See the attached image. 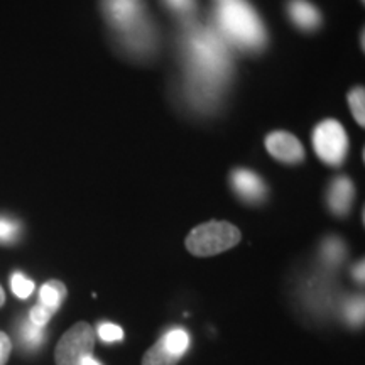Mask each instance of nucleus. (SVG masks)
<instances>
[{
  "label": "nucleus",
  "instance_id": "1",
  "mask_svg": "<svg viewBox=\"0 0 365 365\" xmlns=\"http://www.w3.org/2000/svg\"><path fill=\"white\" fill-rule=\"evenodd\" d=\"M191 93L196 102L212 103L230 76L232 61L225 39L208 27H193L185 38Z\"/></svg>",
  "mask_w": 365,
  "mask_h": 365
},
{
  "label": "nucleus",
  "instance_id": "2",
  "mask_svg": "<svg viewBox=\"0 0 365 365\" xmlns=\"http://www.w3.org/2000/svg\"><path fill=\"white\" fill-rule=\"evenodd\" d=\"M222 38L244 51H259L266 44V29L257 12L244 0H222L217 9Z\"/></svg>",
  "mask_w": 365,
  "mask_h": 365
},
{
  "label": "nucleus",
  "instance_id": "3",
  "mask_svg": "<svg viewBox=\"0 0 365 365\" xmlns=\"http://www.w3.org/2000/svg\"><path fill=\"white\" fill-rule=\"evenodd\" d=\"M103 12L130 51L144 53L150 49L154 36L144 19L143 0H103Z\"/></svg>",
  "mask_w": 365,
  "mask_h": 365
},
{
  "label": "nucleus",
  "instance_id": "4",
  "mask_svg": "<svg viewBox=\"0 0 365 365\" xmlns=\"http://www.w3.org/2000/svg\"><path fill=\"white\" fill-rule=\"evenodd\" d=\"M242 239L240 230L228 222H207L195 227L186 237V249L196 257H212L235 247Z\"/></svg>",
  "mask_w": 365,
  "mask_h": 365
},
{
  "label": "nucleus",
  "instance_id": "5",
  "mask_svg": "<svg viewBox=\"0 0 365 365\" xmlns=\"http://www.w3.org/2000/svg\"><path fill=\"white\" fill-rule=\"evenodd\" d=\"M95 349V333L88 323H75L61 340L58 341L54 350L56 365H81L85 359L91 357Z\"/></svg>",
  "mask_w": 365,
  "mask_h": 365
},
{
  "label": "nucleus",
  "instance_id": "6",
  "mask_svg": "<svg viewBox=\"0 0 365 365\" xmlns=\"http://www.w3.org/2000/svg\"><path fill=\"white\" fill-rule=\"evenodd\" d=\"M314 153L323 163L330 166H340L345 161L349 150V137L339 120H323L313 134Z\"/></svg>",
  "mask_w": 365,
  "mask_h": 365
},
{
  "label": "nucleus",
  "instance_id": "7",
  "mask_svg": "<svg viewBox=\"0 0 365 365\" xmlns=\"http://www.w3.org/2000/svg\"><path fill=\"white\" fill-rule=\"evenodd\" d=\"M266 148L269 154L277 161L286 164H298L304 159V149L293 134L284 130L271 132L266 137Z\"/></svg>",
  "mask_w": 365,
  "mask_h": 365
},
{
  "label": "nucleus",
  "instance_id": "8",
  "mask_svg": "<svg viewBox=\"0 0 365 365\" xmlns=\"http://www.w3.org/2000/svg\"><path fill=\"white\" fill-rule=\"evenodd\" d=\"M232 185H234L235 193L249 203L262 202L266 198V182L254 171L235 170L232 175Z\"/></svg>",
  "mask_w": 365,
  "mask_h": 365
},
{
  "label": "nucleus",
  "instance_id": "9",
  "mask_svg": "<svg viewBox=\"0 0 365 365\" xmlns=\"http://www.w3.org/2000/svg\"><path fill=\"white\" fill-rule=\"evenodd\" d=\"M355 188L354 182L345 176H339L331 181L330 190H328V205L335 215L344 217L349 213L350 205L354 202Z\"/></svg>",
  "mask_w": 365,
  "mask_h": 365
},
{
  "label": "nucleus",
  "instance_id": "10",
  "mask_svg": "<svg viewBox=\"0 0 365 365\" xmlns=\"http://www.w3.org/2000/svg\"><path fill=\"white\" fill-rule=\"evenodd\" d=\"M287 14L291 21L301 31H314L322 24V14L308 0H289L287 4Z\"/></svg>",
  "mask_w": 365,
  "mask_h": 365
},
{
  "label": "nucleus",
  "instance_id": "11",
  "mask_svg": "<svg viewBox=\"0 0 365 365\" xmlns=\"http://www.w3.org/2000/svg\"><path fill=\"white\" fill-rule=\"evenodd\" d=\"M66 298V287L63 282L59 281H49L41 287V293H39V303L44 304L46 308L53 309L54 313L58 312L61 303Z\"/></svg>",
  "mask_w": 365,
  "mask_h": 365
},
{
  "label": "nucleus",
  "instance_id": "12",
  "mask_svg": "<svg viewBox=\"0 0 365 365\" xmlns=\"http://www.w3.org/2000/svg\"><path fill=\"white\" fill-rule=\"evenodd\" d=\"M180 355L171 354L170 350H168L166 344H164V340L161 339L144 354L143 365H176L180 362Z\"/></svg>",
  "mask_w": 365,
  "mask_h": 365
},
{
  "label": "nucleus",
  "instance_id": "13",
  "mask_svg": "<svg viewBox=\"0 0 365 365\" xmlns=\"http://www.w3.org/2000/svg\"><path fill=\"white\" fill-rule=\"evenodd\" d=\"M349 105L355 120L360 127L365 125V93L362 86H357L349 93Z\"/></svg>",
  "mask_w": 365,
  "mask_h": 365
},
{
  "label": "nucleus",
  "instance_id": "14",
  "mask_svg": "<svg viewBox=\"0 0 365 365\" xmlns=\"http://www.w3.org/2000/svg\"><path fill=\"white\" fill-rule=\"evenodd\" d=\"M163 340L164 344H166L168 350H170L171 354L180 355V357H182V354L186 352V346H188L190 341L185 330H173L168 333V335H164Z\"/></svg>",
  "mask_w": 365,
  "mask_h": 365
},
{
  "label": "nucleus",
  "instance_id": "15",
  "mask_svg": "<svg viewBox=\"0 0 365 365\" xmlns=\"http://www.w3.org/2000/svg\"><path fill=\"white\" fill-rule=\"evenodd\" d=\"M11 286H12L14 294H16L17 298H21V299L29 298V296L33 294V291H34V282L31 279H27L24 274H21V272H14L12 274Z\"/></svg>",
  "mask_w": 365,
  "mask_h": 365
},
{
  "label": "nucleus",
  "instance_id": "16",
  "mask_svg": "<svg viewBox=\"0 0 365 365\" xmlns=\"http://www.w3.org/2000/svg\"><path fill=\"white\" fill-rule=\"evenodd\" d=\"M19 237V223L0 215V244H11Z\"/></svg>",
  "mask_w": 365,
  "mask_h": 365
},
{
  "label": "nucleus",
  "instance_id": "17",
  "mask_svg": "<svg viewBox=\"0 0 365 365\" xmlns=\"http://www.w3.org/2000/svg\"><path fill=\"white\" fill-rule=\"evenodd\" d=\"M21 336H22V341H24L27 346L39 345L41 341H43V336H44L43 327L34 325V323H31V322L26 323V325L22 327Z\"/></svg>",
  "mask_w": 365,
  "mask_h": 365
},
{
  "label": "nucleus",
  "instance_id": "18",
  "mask_svg": "<svg viewBox=\"0 0 365 365\" xmlns=\"http://www.w3.org/2000/svg\"><path fill=\"white\" fill-rule=\"evenodd\" d=\"M53 314H54L53 309L46 308L44 304L39 303V304H36L33 309H31L29 322L34 323V325H38V327H44L46 323L53 318Z\"/></svg>",
  "mask_w": 365,
  "mask_h": 365
},
{
  "label": "nucleus",
  "instance_id": "19",
  "mask_svg": "<svg viewBox=\"0 0 365 365\" xmlns=\"http://www.w3.org/2000/svg\"><path fill=\"white\" fill-rule=\"evenodd\" d=\"M98 335L103 341H118L124 339V331H122V328L117 325H112V323L100 325Z\"/></svg>",
  "mask_w": 365,
  "mask_h": 365
},
{
  "label": "nucleus",
  "instance_id": "20",
  "mask_svg": "<svg viewBox=\"0 0 365 365\" xmlns=\"http://www.w3.org/2000/svg\"><path fill=\"white\" fill-rule=\"evenodd\" d=\"M346 317H349L350 322L354 323V325H357V323H362L364 319V298H355L349 303V307H346Z\"/></svg>",
  "mask_w": 365,
  "mask_h": 365
},
{
  "label": "nucleus",
  "instance_id": "21",
  "mask_svg": "<svg viewBox=\"0 0 365 365\" xmlns=\"http://www.w3.org/2000/svg\"><path fill=\"white\" fill-rule=\"evenodd\" d=\"M323 255L331 262L340 261L344 257V244L340 240H328L323 247Z\"/></svg>",
  "mask_w": 365,
  "mask_h": 365
},
{
  "label": "nucleus",
  "instance_id": "22",
  "mask_svg": "<svg viewBox=\"0 0 365 365\" xmlns=\"http://www.w3.org/2000/svg\"><path fill=\"white\" fill-rule=\"evenodd\" d=\"M166 4L173 9V11L181 14L193 12L196 7V0H166Z\"/></svg>",
  "mask_w": 365,
  "mask_h": 365
},
{
  "label": "nucleus",
  "instance_id": "23",
  "mask_svg": "<svg viewBox=\"0 0 365 365\" xmlns=\"http://www.w3.org/2000/svg\"><path fill=\"white\" fill-rule=\"evenodd\" d=\"M12 352V341L6 333H0V365H6Z\"/></svg>",
  "mask_w": 365,
  "mask_h": 365
},
{
  "label": "nucleus",
  "instance_id": "24",
  "mask_svg": "<svg viewBox=\"0 0 365 365\" xmlns=\"http://www.w3.org/2000/svg\"><path fill=\"white\" fill-rule=\"evenodd\" d=\"M355 277H357V281L362 282L364 281V262H360L357 267H355Z\"/></svg>",
  "mask_w": 365,
  "mask_h": 365
},
{
  "label": "nucleus",
  "instance_id": "25",
  "mask_svg": "<svg viewBox=\"0 0 365 365\" xmlns=\"http://www.w3.org/2000/svg\"><path fill=\"white\" fill-rule=\"evenodd\" d=\"M81 365H100V364L93 357H88V359L83 360V364H81Z\"/></svg>",
  "mask_w": 365,
  "mask_h": 365
},
{
  "label": "nucleus",
  "instance_id": "26",
  "mask_svg": "<svg viewBox=\"0 0 365 365\" xmlns=\"http://www.w3.org/2000/svg\"><path fill=\"white\" fill-rule=\"evenodd\" d=\"M4 303H6V293H4L2 286H0V307H4Z\"/></svg>",
  "mask_w": 365,
  "mask_h": 365
},
{
  "label": "nucleus",
  "instance_id": "27",
  "mask_svg": "<svg viewBox=\"0 0 365 365\" xmlns=\"http://www.w3.org/2000/svg\"><path fill=\"white\" fill-rule=\"evenodd\" d=\"M362 2H364V0H362Z\"/></svg>",
  "mask_w": 365,
  "mask_h": 365
},
{
  "label": "nucleus",
  "instance_id": "28",
  "mask_svg": "<svg viewBox=\"0 0 365 365\" xmlns=\"http://www.w3.org/2000/svg\"><path fill=\"white\" fill-rule=\"evenodd\" d=\"M220 2H222V0H220Z\"/></svg>",
  "mask_w": 365,
  "mask_h": 365
}]
</instances>
